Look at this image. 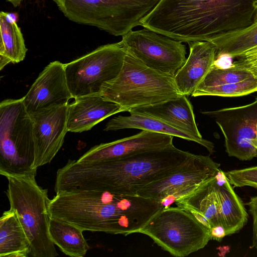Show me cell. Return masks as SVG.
I'll return each mask as SVG.
<instances>
[{
  "label": "cell",
  "instance_id": "1",
  "mask_svg": "<svg viewBox=\"0 0 257 257\" xmlns=\"http://www.w3.org/2000/svg\"><path fill=\"white\" fill-rule=\"evenodd\" d=\"M194 155L173 144L116 159L91 162L69 159L57 171L54 190L79 188L137 195L145 186L179 170Z\"/></svg>",
  "mask_w": 257,
  "mask_h": 257
},
{
  "label": "cell",
  "instance_id": "2",
  "mask_svg": "<svg viewBox=\"0 0 257 257\" xmlns=\"http://www.w3.org/2000/svg\"><path fill=\"white\" fill-rule=\"evenodd\" d=\"M257 22V0H160L140 26L185 43L208 41Z\"/></svg>",
  "mask_w": 257,
  "mask_h": 257
},
{
  "label": "cell",
  "instance_id": "3",
  "mask_svg": "<svg viewBox=\"0 0 257 257\" xmlns=\"http://www.w3.org/2000/svg\"><path fill=\"white\" fill-rule=\"evenodd\" d=\"M163 207L156 200L107 190L73 188L50 199L51 218L68 222L83 231L125 236L139 231Z\"/></svg>",
  "mask_w": 257,
  "mask_h": 257
},
{
  "label": "cell",
  "instance_id": "4",
  "mask_svg": "<svg viewBox=\"0 0 257 257\" xmlns=\"http://www.w3.org/2000/svg\"><path fill=\"white\" fill-rule=\"evenodd\" d=\"M119 104L122 111L180 96L174 76L151 68L127 52L122 67L100 94Z\"/></svg>",
  "mask_w": 257,
  "mask_h": 257
},
{
  "label": "cell",
  "instance_id": "5",
  "mask_svg": "<svg viewBox=\"0 0 257 257\" xmlns=\"http://www.w3.org/2000/svg\"><path fill=\"white\" fill-rule=\"evenodd\" d=\"M37 171L7 176L8 187L6 194L10 209L18 214L30 243L33 257H56L58 253L49 234L50 199L47 189L36 180Z\"/></svg>",
  "mask_w": 257,
  "mask_h": 257
},
{
  "label": "cell",
  "instance_id": "6",
  "mask_svg": "<svg viewBox=\"0 0 257 257\" xmlns=\"http://www.w3.org/2000/svg\"><path fill=\"white\" fill-rule=\"evenodd\" d=\"M160 0H54L69 20L123 36L138 26Z\"/></svg>",
  "mask_w": 257,
  "mask_h": 257
},
{
  "label": "cell",
  "instance_id": "7",
  "mask_svg": "<svg viewBox=\"0 0 257 257\" xmlns=\"http://www.w3.org/2000/svg\"><path fill=\"white\" fill-rule=\"evenodd\" d=\"M33 122L22 98L0 103V174L5 176L36 171Z\"/></svg>",
  "mask_w": 257,
  "mask_h": 257
},
{
  "label": "cell",
  "instance_id": "8",
  "mask_svg": "<svg viewBox=\"0 0 257 257\" xmlns=\"http://www.w3.org/2000/svg\"><path fill=\"white\" fill-rule=\"evenodd\" d=\"M139 233L149 236L162 249L175 257H185L203 248L211 240L210 229L188 209L163 208Z\"/></svg>",
  "mask_w": 257,
  "mask_h": 257
},
{
  "label": "cell",
  "instance_id": "9",
  "mask_svg": "<svg viewBox=\"0 0 257 257\" xmlns=\"http://www.w3.org/2000/svg\"><path fill=\"white\" fill-rule=\"evenodd\" d=\"M126 53L121 41L100 46L64 64L67 83L73 98L100 94L103 85L119 74Z\"/></svg>",
  "mask_w": 257,
  "mask_h": 257
},
{
  "label": "cell",
  "instance_id": "10",
  "mask_svg": "<svg viewBox=\"0 0 257 257\" xmlns=\"http://www.w3.org/2000/svg\"><path fill=\"white\" fill-rule=\"evenodd\" d=\"M220 166L208 156L194 154L179 170L145 186L138 195L156 200L163 208L169 207L215 176L220 170Z\"/></svg>",
  "mask_w": 257,
  "mask_h": 257
},
{
  "label": "cell",
  "instance_id": "11",
  "mask_svg": "<svg viewBox=\"0 0 257 257\" xmlns=\"http://www.w3.org/2000/svg\"><path fill=\"white\" fill-rule=\"evenodd\" d=\"M201 112L218 125L228 156L241 161L257 157V98L245 105Z\"/></svg>",
  "mask_w": 257,
  "mask_h": 257
},
{
  "label": "cell",
  "instance_id": "12",
  "mask_svg": "<svg viewBox=\"0 0 257 257\" xmlns=\"http://www.w3.org/2000/svg\"><path fill=\"white\" fill-rule=\"evenodd\" d=\"M127 52L149 67L174 76L186 61L182 42L145 28L122 37Z\"/></svg>",
  "mask_w": 257,
  "mask_h": 257
},
{
  "label": "cell",
  "instance_id": "13",
  "mask_svg": "<svg viewBox=\"0 0 257 257\" xmlns=\"http://www.w3.org/2000/svg\"><path fill=\"white\" fill-rule=\"evenodd\" d=\"M68 104L30 115L35 145L34 170L50 163L62 147L68 132Z\"/></svg>",
  "mask_w": 257,
  "mask_h": 257
},
{
  "label": "cell",
  "instance_id": "14",
  "mask_svg": "<svg viewBox=\"0 0 257 257\" xmlns=\"http://www.w3.org/2000/svg\"><path fill=\"white\" fill-rule=\"evenodd\" d=\"M71 98L73 97L67 83L64 64L58 61L45 67L22 97L30 115L68 104Z\"/></svg>",
  "mask_w": 257,
  "mask_h": 257
},
{
  "label": "cell",
  "instance_id": "15",
  "mask_svg": "<svg viewBox=\"0 0 257 257\" xmlns=\"http://www.w3.org/2000/svg\"><path fill=\"white\" fill-rule=\"evenodd\" d=\"M173 137L169 135L142 130L131 137L94 146L76 161L91 162L112 160L161 149L173 145Z\"/></svg>",
  "mask_w": 257,
  "mask_h": 257
},
{
  "label": "cell",
  "instance_id": "16",
  "mask_svg": "<svg viewBox=\"0 0 257 257\" xmlns=\"http://www.w3.org/2000/svg\"><path fill=\"white\" fill-rule=\"evenodd\" d=\"M189 55L174 78L181 94H192L214 64L216 49L211 42L196 41L188 43Z\"/></svg>",
  "mask_w": 257,
  "mask_h": 257
},
{
  "label": "cell",
  "instance_id": "17",
  "mask_svg": "<svg viewBox=\"0 0 257 257\" xmlns=\"http://www.w3.org/2000/svg\"><path fill=\"white\" fill-rule=\"evenodd\" d=\"M68 104V132L81 133L91 130L107 117L122 112L120 106L108 100L100 94L74 98Z\"/></svg>",
  "mask_w": 257,
  "mask_h": 257
},
{
  "label": "cell",
  "instance_id": "18",
  "mask_svg": "<svg viewBox=\"0 0 257 257\" xmlns=\"http://www.w3.org/2000/svg\"><path fill=\"white\" fill-rule=\"evenodd\" d=\"M187 96L182 95L152 105L130 109V114H140L158 119L175 128L204 139L197 126L193 106Z\"/></svg>",
  "mask_w": 257,
  "mask_h": 257
},
{
  "label": "cell",
  "instance_id": "19",
  "mask_svg": "<svg viewBox=\"0 0 257 257\" xmlns=\"http://www.w3.org/2000/svg\"><path fill=\"white\" fill-rule=\"evenodd\" d=\"M216 175L175 202L177 206L189 210L210 229L221 225L219 201L215 187Z\"/></svg>",
  "mask_w": 257,
  "mask_h": 257
},
{
  "label": "cell",
  "instance_id": "20",
  "mask_svg": "<svg viewBox=\"0 0 257 257\" xmlns=\"http://www.w3.org/2000/svg\"><path fill=\"white\" fill-rule=\"evenodd\" d=\"M215 187L219 201L220 224L226 236L238 232L246 224L248 214L242 201L221 170L216 175Z\"/></svg>",
  "mask_w": 257,
  "mask_h": 257
},
{
  "label": "cell",
  "instance_id": "21",
  "mask_svg": "<svg viewBox=\"0 0 257 257\" xmlns=\"http://www.w3.org/2000/svg\"><path fill=\"white\" fill-rule=\"evenodd\" d=\"M124 128L140 129L177 137L199 144L205 147L211 154L214 152V145L212 142L205 139H199L158 119L143 114H131L129 116L114 117L107 123L104 131H117Z\"/></svg>",
  "mask_w": 257,
  "mask_h": 257
},
{
  "label": "cell",
  "instance_id": "22",
  "mask_svg": "<svg viewBox=\"0 0 257 257\" xmlns=\"http://www.w3.org/2000/svg\"><path fill=\"white\" fill-rule=\"evenodd\" d=\"M30 243L18 214L10 209L0 218V256L27 257Z\"/></svg>",
  "mask_w": 257,
  "mask_h": 257
},
{
  "label": "cell",
  "instance_id": "23",
  "mask_svg": "<svg viewBox=\"0 0 257 257\" xmlns=\"http://www.w3.org/2000/svg\"><path fill=\"white\" fill-rule=\"evenodd\" d=\"M0 70L10 63H18L25 58L27 51L20 28L11 21L9 14L0 13Z\"/></svg>",
  "mask_w": 257,
  "mask_h": 257
},
{
  "label": "cell",
  "instance_id": "24",
  "mask_svg": "<svg viewBox=\"0 0 257 257\" xmlns=\"http://www.w3.org/2000/svg\"><path fill=\"white\" fill-rule=\"evenodd\" d=\"M49 231L53 243L68 256L84 257L90 248L83 231L68 222L50 218Z\"/></svg>",
  "mask_w": 257,
  "mask_h": 257
},
{
  "label": "cell",
  "instance_id": "25",
  "mask_svg": "<svg viewBox=\"0 0 257 257\" xmlns=\"http://www.w3.org/2000/svg\"><path fill=\"white\" fill-rule=\"evenodd\" d=\"M216 47V59L223 56L235 58L257 46V22L247 28L223 35L210 41Z\"/></svg>",
  "mask_w": 257,
  "mask_h": 257
},
{
  "label": "cell",
  "instance_id": "26",
  "mask_svg": "<svg viewBox=\"0 0 257 257\" xmlns=\"http://www.w3.org/2000/svg\"><path fill=\"white\" fill-rule=\"evenodd\" d=\"M254 77L255 76L250 71L244 68L232 64L223 68L214 64L197 87L240 82Z\"/></svg>",
  "mask_w": 257,
  "mask_h": 257
},
{
  "label": "cell",
  "instance_id": "27",
  "mask_svg": "<svg viewBox=\"0 0 257 257\" xmlns=\"http://www.w3.org/2000/svg\"><path fill=\"white\" fill-rule=\"evenodd\" d=\"M257 91V77L243 81L224 85L197 87L191 95L199 96H218L236 97L248 95Z\"/></svg>",
  "mask_w": 257,
  "mask_h": 257
},
{
  "label": "cell",
  "instance_id": "28",
  "mask_svg": "<svg viewBox=\"0 0 257 257\" xmlns=\"http://www.w3.org/2000/svg\"><path fill=\"white\" fill-rule=\"evenodd\" d=\"M228 181L235 187L250 186L257 189V166L224 172Z\"/></svg>",
  "mask_w": 257,
  "mask_h": 257
},
{
  "label": "cell",
  "instance_id": "29",
  "mask_svg": "<svg viewBox=\"0 0 257 257\" xmlns=\"http://www.w3.org/2000/svg\"><path fill=\"white\" fill-rule=\"evenodd\" d=\"M231 64L244 68L257 77V46L252 47L236 57Z\"/></svg>",
  "mask_w": 257,
  "mask_h": 257
},
{
  "label": "cell",
  "instance_id": "30",
  "mask_svg": "<svg viewBox=\"0 0 257 257\" xmlns=\"http://www.w3.org/2000/svg\"><path fill=\"white\" fill-rule=\"evenodd\" d=\"M246 205L252 218V235L250 248H257V195L252 196Z\"/></svg>",
  "mask_w": 257,
  "mask_h": 257
},
{
  "label": "cell",
  "instance_id": "31",
  "mask_svg": "<svg viewBox=\"0 0 257 257\" xmlns=\"http://www.w3.org/2000/svg\"><path fill=\"white\" fill-rule=\"evenodd\" d=\"M211 239L221 241L226 236L225 231L221 225H218L210 229Z\"/></svg>",
  "mask_w": 257,
  "mask_h": 257
},
{
  "label": "cell",
  "instance_id": "32",
  "mask_svg": "<svg viewBox=\"0 0 257 257\" xmlns=\"http://www.w3.org/2000/svg\"><path fill=\"white\" fill-rule=\"evenodd\" d=\"M7 2L10 3L12 5L16 8L20 5L21 3L24 0H6ZM54 1V0H53Z\"/></svg>",
  "mask_w": 257,
  "mask_h": 257
}]
</instances>
